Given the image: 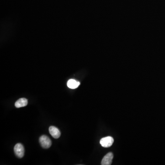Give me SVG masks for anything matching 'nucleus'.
Returning <instances> with one entry per match:
<instances>
[{
	"mask_svg": "<svg viewBox=\"0 0 165 165\" xmlns=\"http://www.w3.org/2000/svg\"><path fill=\"white\" fill-rule=\"evenodd\" d=\"M49 130L51 135L55 139H58L61 136V132L58 128L54 126L50 127Z\"/></svg>",
	"mask_w": 165,
	"mask_h": 165,
	"instance_id": "nucleus-5",
	"label": "nucleus"
},
{
	"mask_svg": "<svg viewBox=\"0 0 165 165\" xmlns=\"http://www.w3.org/2000/svg\"><path fill=\"white\" fill-rule=\"evenodd\" d=\"M28 103V102L27 99L25 98H20L15 102V106L17 108H22L26 106Z\"/></svg>",
	"mask_w": 165,
	"mask_h": 165,
	"instance_id": "nucleus-6",
	"label": "nucleus"
},
{
	"mask_svg": "<svg viewBox=\"0 0 165 165\" xmlns=\"http://www.w3.org/2000/svg\"><path fill=\"white\" fill-rule=\"evenodd\" d=\"M15 154L17 157L21 158L25 155V148L24 146L20 143L16 144L14 148Z\"/></svg>",
	"mask_w": 165,
	"mask_h": 165,
	"instance_id": "nucleus-2",
	"label": "nucleus"
},
{
	"mask_svg": "<svg viewBox=\"0 0 165 165\" xmlns=\"http://www.w3.org/2000/svg\"><path fill=\"white\" fill-rule=\"evenodd\" d=\"M40 143L42 147L48 149L52 146V141L51 139L46 135H42L40 138Z\"/></svg>",
	"mask_w": 165,
	"mask_h": 165,
	"instance_id": "nucleus-1",
	"label": "nucleus"
},
{
	"mask_svg": "<svg viewBox=\"0 0 165 165\" xmlns=\"http://www.w3.org/2000/svg\"><path fill=\"white\" fill-rule=\"evenodd\" d=\"M80 85V82L73 79L69 80L67 83V85L70 89H74L78 88Z\"/></svg>",
	"mask_w": 165,
	"mask_h": 165,
	"instance_id": "nucleus-7",
	"label": "nucleus"
},
{
	"mask_svg": "<svg viewBox=\"0 0 165 165\" xmlns=\"http://www.w3.org/2000/svg\"><path fill=\"white\" fill-rule=\"evenodd\" d=\"M113 158V154L111 152L108 153L104 157L101 162V164L102 165H111Z\"/></svg>",
	"mask_w": 165,
	"mask_h": 165,
	"instance_id": "nucleus-4",
	"label": "nucleus"
},
{
	"mask_svg": "<svg viewBox=\"0 0 165 165\" xmlns=\"http://www.w3.org/2000/svg\"><path fill=\"white\" fill-rule=\"evenodd\" d=\"M114 142V139L110 136L104 137L101 139L100 144L102 146L105 148H108L111 146Z\"/></svg>",
	"mask_w": 165,
	"mask_h": 165,
	"instance_id": "nucleus-3",
	"label": "nucleus"
}]
</instances>
